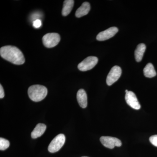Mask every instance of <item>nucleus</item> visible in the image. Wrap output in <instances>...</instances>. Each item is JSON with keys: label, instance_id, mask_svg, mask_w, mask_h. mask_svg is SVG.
Masks as SVG:
<instances>
[{"label": "nucleus", "instance_id": "obj_19", "mask_svg": "<svg viewBox=\"0 0 157 157\" xmlns=\"http://www.w3.org/2000/svg\"><path fill=\"white\" fill-rule=\"evenodd\" d=\"M5 97V92H4V89L2 85H0V98L2 99Z\"/></svg>", "mask_w": 157, "mask_h": 157}, {"label": "nucleus", "instance_id": "obj_15", "mask_svg": "<svg viewBox=\"0 0 157 157\" xmlns=\"http://www.w3.org/2000/svg\"><path fill=\"white\" fill-rule=\"evenodd\" d=\"M143 71L144 76L147 78H152L156 76L157 74L154 67L151 63H149L147 64L144 69Z\"/></svg>", "mask_w": 157, "mask_h": 157}, {"label": "nucleus", "instance_id": "obj_6", "mask_svg": "<svg viewBox=\"0 0 157 157\" xmlns=\"http://www.w3.org/2000/svg\"><path fill=\"white\" fill-rule=\"evenodd\" d=\"M122 73V70L120 67L115 66L113 67L107 75L106 82L108 86L112 85L113 84L118 80L121 77Z\"/></svg>", "mask_w": 157, "mask_h": 157}, {"label": "nucleus", "instance_id": "obj_3", "mask_svg": "<svg viewBox=\"0 0 157 157\" xmlns=\"http://www.w3.org/2000/svg\"><path fill=\"white\" fill-rule=\"evenodd\" d=\"M60 41V36L56 33H49L45 34L42 38L43 45L48 48H52L56 46Z\"/></svg>", "mask_w": 157, "mask_h": 157}, {"label": "nucleus", "instance_id": "obj_7", "mask_svg": "<svg viewBox=\"0 0 157 157\" xmlns=\"http://www.w3.org/2000/svg\"><path fill=\"white\" fill-rule=\"evenodd\" d=\"M100 141L105 147L113 149L115 146L121 147L122 145L121 141L116 137L109 136H102L100 138Z\"/></svg>", "mask_w": 157, "mask_h": 157}, {"label": "nucleus", "instance_id": "obj_18", "mask_svg": "<svg viewBox=\"0 0 157 157\" xmlns=\"http://www.w3.org/2000/svg\"><path fill=\"white\" fill-rule=\"evenodd\" d=\"M42 25V21L40 19H36L33 22V26L35 28H39Z\"/></svg>", "mask_w": 157, "mask_h": 157}, {"label": "nucleus", "instance_id": "obj_8", "mask_svg": "<svg viewBox=\"0 0 157 157\" xmlns=\"http://www.w3.org/2000/svg\"><path fill=\"white\" fill-rule=\"evenodd\" d=\"M118 32V29L115 27L109 28L98 34L97 39L98 41H103L109 39L115 36Z\"/></svg>", "mask_w": 157, "mask_h": 157}, {"label": "nucleus", "instance_id": "obj_20", "mask_svg": "<svg viewBox=\"0 0 157 157\" xmlns=\"http://www.w3.org/2000/svg\"><path fill=\"white\" fill-rule=\"evenodd\" d=\"M128 91H128V90H125V93H128Z\"/></svg>", "mask_w": 157, "mask_h": 157}, {"label": "nucleus", "instance_id": "obj_21", "mask_svg": "<svg viewBox=\"0 0 157 157\" xmlns=\"http://www.w3.org/2000/svg\"><path fill=\"white\" fill-rule=\"evenodd\" d=\"M87 157V156H83V157Z\"/></svg>", "mask_w": 157, "mask_h": 157}, {"label": "nucleus", "instance_id": "obj_2", "mask_svg": "<svg viewBox=\"0 0 157 157\" xmlns=\"http://www.w3.org/2000/svg\"><path fill=\"white\" fill-rule=\"evenodd\" d=\"M28 93L29 98L34 102L43 100L47 96L48 90L46 87L40 85H34L29 87Z\"/></svg>", "mask_w": 157, "mask_h": 157}, {"label": "nucleus", "instance_id": "obj_1", "mask_svg": "<svg viewBox=\"0 0 157 157\" xmlns=\"http://www.w3.org/2000/svg\"><path fill=\"white\" fill-rule=\"evenodd\" d=\"M0 55L3 59L15 65H22L25 59L21 51L15 46L7 45L0 49Z\"/></svg>", "mask_w": 157, "mask_h": 157}, {"label": "nucleus", "instance_id": "obj_13", "mask_svg": "<svg viewBox=\"0 0 157 157\" xmlns=\"http://www.w3.org/2000/svg\"><path fill=\"white\" fill-rule=\"evenodd\" d=\"M146 50V45L144 43H140L137 45V48L135 51V59L137 62L141 61L143 58L144 54Z\"/></svg>", "mask_w": 157, "mask_h": 157}, {"label": "nucleus", "instance_id": "obj_11", "mask_svg": "<svg viewBox=\"0 0 157 157\" xmlns=\"http://www.w3.org/2000/svg\"><path fill=\"white\" fill-rule=\"evenodd\" d=\"M46 129V126L45 124H38L31 133V137L33 139L38 138L42 136Z\"/></svg>", "mask_w": 157, "mask_h": 157}, {"label": "nucleus", "instance_id": "obj_16", "mask_svg": "<svg viewBox=\"0 0 157 157\" xmlns=\"http://www.w3.org/2000/svg\"><path fill=\"white\" fill-rule=\"evenodd\" d=\"M9 146L10 142L9 140L2 137L0 138V150L1 151H4L7 149Z\"/></svg>", "mask_w": 157, "mask_h": 157}, {"label": "nucleus", "instance_id": "obj_12", "mask_svg": "<svg viewBox=\"0 0 157 157\" xmlns=\"http://www.w3.org/2000/svg\"><path fill=\"white\" fill-rule=\"evenodd\" d=\"M90 9V6L89 3L84 2L81 6L77 9L75 15L77 17H81L88 14Z\"/></svg>", "mask_w": 157, "mask_h": 157}, {"label": "nucleus", "instance_id": "obj_14", "mask_svg": "<svg viewBox=\"0 0 157 157\" xmlns=\"http://www.w3.org/2000/svg\"><path fill=\"white\" fill-rule=\"evenodd\" d=\"M74 1L73 0L64 1L62 10V14L63 16H67L70 14L74 6Z\"/></svg>", "mask_w": 157, "mask_h": 157}, {"label": "nucleus", "instance_id": "obj_17", "mask_svg": "<svg viewBox=\"0 0 157 157\" xmlns=\"http://www.w3.org/2000/svg\"><path fill=\"white\" fill-rule=\"evenodd\" d=\"M149 140L153 145L157 147V135H152L150 137Z\"/></svg>", "mask_w": 157, "mask_h": 157}, {"label": "nucleus", "instance_id": "obj_4", "mask_svg": "<svg viewBox=\"0 0 157 157\" xmlns=\"http://www.w3.org/2000/svg\"><path fill=\"white\" fill-rule=\"evenodd\" d=\"M66 137L63 134H59L51 142L48 147V151L51 153H55L62 148L64 144Z\"/></svg>", "mask_w": 157, "mask_h": 157}, {"label": "nucleus", "instance_id": "obj_9", "mask_svg": "<svg viewBox=\"0 0 157 157\" xmlns=\"http://www.w3.org/2000/svg\"><path fill=\"white\" fill-rule=\"evenodd\" d=\"M125 99L127 104L133 109L137 110L140 109V104L138 102L136 95L133 92L129 91L128 93H126Z\"/></svg>", "mask_w": 157, "mask_h": 157}, {"label": "nucleus", "instance_id": "obj_10", "mask_svg": "<svg viewBox=\"0 0 157 157\" xmlns=\"http://www.w3.org/2000/svg\"><path fill=\"white\" fill-rule=\"evenodd\" d=\"M76 98L79 106L82 108H86L87 106V97L85 91L82 89L78 90Z\"/></svg>", "mask_w": 157, "mask_h": 157}, {"label": "nucleus", "instance_id": "obj_5", "mask_svg": "<svg viewBox=\"0 0 157 157\" xmlns=\"http://www.w3.org/2000/svg\"><path fill=\"white\" fill-rule=\"evenodd\" d=\"M98 61V59L97 57H88L78 64V69L81 71H86L91 70L95 67Z\"/></svg>", "mask_w": 157, "mask_h": 157}]
</instances>
